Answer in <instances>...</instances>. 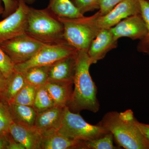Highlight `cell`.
<instances>
[{"label":"cell","mask_w":149,"mask_h":149,"mask_svg":"<svg viewBox=\"0 0 149 149\" xmlns=\"http://www.w3.org/2000/svg\"><path fill=\"white\" fill-rule=\"evenodd\" d=\"M2 1L0 0V15H2L3 13L4 10V8L2 4Z\"/></svg>","instance_id":"35"},{"label":"cell","mask_w":149,"mask_h":149,"mask_svg":"<svg viewBox=\"0 0 149 149\" xmlns=\"http://www.w3.org/2000/svg\"><path fill=\"white\" fill-rule=\"evenodd\" d=\"M58 19L64 27L63 36L67 44L77 51L88 52L100 31L91 24L88 17Z\"/></svg>","instance_id":"5"},{"label":"cell","mask_w":149,"mask_h":149,"mask_svg":"<svg viewBox=\"0 0 149 149\" xmlns=\"http://www.w3.org/2000/svg\"><path fill=\"white\" fill-rule=\"evenodd\" d=\"M4 8L2 17L4 18L8 16L16 10L18 6V3L15 0H1Z\"/></svg>","instance_id":"29"},{"label":"cell","mask_w":149,"mask_h":149,"mask_svg":"<svg viewBox=\"0 0 149 149\" xmlns=\"http://www.w3.org/2000/svg\"><path fill=\"white\" fill-rule=\"evenodd\" d=\"M43 44L26 33L0 44V48L13 64L23 63L32 58Z\"/></svg>","instance_id":"7"},{"label":"cell","mask_w":149,"mask_h":149,"mask_svg":"<svg viewBox=\"0 0 149 149\" xmlns=\"http://www.w3.org/2000/svg\"><path fill=\"white\" fill-rule=\"evenodd\" d=\"M113 135L110 132L98 139L90 141H84L83 149H119L114 146Z\"/></svg>","instance_id":"24"},{"label":"cell","mask_w":149,"mask_h":149,"mask_svg":"<svg viewBox=\"0 0 149 149\" xmlns=\"http://www.w3.org/2000/svg\"><path fill=\"white\" fill-rule=\"evenodd\" d=\"M6 82V78L3 74L1 70L0 69V93L2 91Z\"/></svg>","instance_id":"33"},{"label":"cell","mask_w":149,"mask_h":149,"mask_svg":"<svg viewBox=\"0 0 149 149\" xmlns=\"http://www.w3.org/2000/svg\"><path fill=\"white\" fill-rule=\"evenodd\" d=\"M72 3L84 15L88 12L99 9L102 0H72Z\"/></svg>","instance_id":"25"},{"label":"cell","mask_w":149,"mask_h":149,"mask_svg":"<svg viewBox=\"0 0 149 149\" xmlns=\"http://www.w3.org/2000/svg\"><path fill=\"white\" fill-rule=\"evenodd\" d=\"M92 64L88 52L77 51L73 81L74 89L67 107L73 112L79 113L87 110L96 113L100 109L97 88L89 71Z\"/></svg>","instance_id":"1"},{"label":"cell","mask_w":149,"mask_h":149,"mask_svg":"<svg viewBox=\"0 0 149 149\" xmlns=\"http://www.w3.org/2000/svg\"><path fill=\"white\" fill-rule=\"evenodd\" d=\"M109 132L98 124L93 125L88 123L79 113L70 111L66 107L61 126L56 133L70 139L90 141L100 138Z\"/></svg>","instance_id":"4"},{"label":"cell","mask_w":149,"mask_h":149,"mask_svg":"<svg viewBox=\"0 0 149 149\" xmlns=\"http://www.w3.org/2000/svg\"><path fill=\"white\" fill-rule=\"evenodd\" d=\"M135 123L142 133L149 141V124L139 122L136 119Z\"/></svg>","instance_id":"30"},{"label":"cell","mask_w":149,"mask_h":149,"mask_svg":"<svg viewBox=\"0 0 149 149\" xmlns=\"http://www.w3.org/2000/svg\"><path fill=\"white\" fill-rule=\"evenodd\" d=\"M26 83L21 73L14 71L6 78L5 85L0 93V102L5 104L11 103Z\"/></svg>","instance_id":"18"},{"label":"cell","mask_w":149,"mask_h":149,"mask_svg":"<svg viewBox=\"0 0 149 149\" xmlns=\"http://www.w3.org/2000/svg\"><path fill=\"white\" fill-rule=\"evenodd\" d=\"M49 66H37L27 70L21 73L26 83L38 87L48 81Z\"/></svg>","instance_id":"20"},{"label":"cell","mask_w":149,"mask_h":149,"mask_svg":"<svg viewBox=\"0 0 149 149\" xmlns=\"http://www.w3.org/2000/svg\"><path fill=\"white\" fill-rule=\"evenodd\" d=\"M10 136L9 132L0 133V149H7Z\"/></svg>","instance_id":"31"},{"label":"cell","mask_w":149,"mask_h":149,"mask_svg":"<svg viewBox=\"0 0 149 149\" xmlns=\"http://www.w3.org/2000/svg\"><path fill=\"white\" fill-rule=\"evenodd\" d=\"M83 142L55 133L42 137L40 149H83Z\"/></svg>","instance_id":"16"},{"label":"cell","mask_w":149,"mask_h":149,"mask_svg":"<svg viewBox=\"0 0 149 149\" xmlns=\"http://www.w3.org/2000/svg\"><path fill=\"white\" fill-rule=\"evenodd\" d=\"M131 110L109 112L98 123L113 134L115 141L126 149H149V141L135 123Z\"/></svg>","instance_id":"2"},{"label":"cell","mask_w":149,"mask_h":149,"mask_svg":"<svg viewBox=\"0 0 149 149\" xmlns=\"http://www.w3.org/2000/svg\"><path fill=\"white\" fill-rule=\"evenodd\" d=\"M6 105L13 122L27 127L34 126L37 113L33 107L13 103Z\"/></svg>","instance_id":"17"},{"label":"cell","mask_w":149,"mask_h":149,"mask_svg":"<svg viewBox=\"0 0 149 149\" xmlns=\"http://www.w3.org/2000/svg\"><path fill=\"white\" fill-rule=\"evenodd\" d=\"M148 1H149V0H148Z\"/></svg>","instance_id":"36"},{"label":"cell","mask_w":149,"mask_h":149,"mask_svg":"<svg viewBox=\"0 0 149 149\" xmlns=\"http://www.w3.org/2000/svg\"><path fill=\"white\" fill-rule=\"evenodd\" d=\"M139 13H141L139 0H123L104 15L99 16L96 13L88 17L91 24L100 31L111 29L124 18Z\"/></svg>","instance_id":"8"},{"label":"cell","mask_w":149,"mask_h":149,"mask_svg":"<svg viewBox=\"0 0 149 149\" xmlns=\"http://www.w3.org/2000/svg\"><path fill=\"white\" fill-rule=\"evenodd\" d=\"M77 51L66 44H43L32 58L23 63L15 65L14 71L22 73L35 67L49 66L61 59L75 55Z\"/></svg>","instance_id":"6"},{"label":"cell","mask_w":149,"mask_h":149,"mask_svg":"<svg viewBox=\"0 0 149 149\" xmlns=\"http://www.w3.org/2000/svg\"><path fill=\"white\" fill-rule=\"evenodd\" d=\"M111 29L116 40L123 37L140 40L146 36L147 32L146 24L141 13L124 18Z\"/></svg>","instance_id":"10"},{"label":"cell","mask_w":149,"mask_h":149,"mask_svg":"<svg viewBox=\"0 0 149 149\" xmlns=\"http://www.w3.org/2000/svg\"><path fill=\"white\" fill-rule=\"evenodd\" d=\"M65 108L54 107L37 113L34 127L42 137L56 133L61 126Z\"/></svg>","instance_id":"11"},{"label":"cell","mask_w":149,"mask_h":149,"mask_svg":"<svg viewBox=\"0 0 149 149\" xmlns=\"http://www.w3.org/2000/svg\"><path fill=\"white\" fill-rule=\"evenodd\" d=\"M117 46L118 40L114 39L111 29L101 30L92 41L88 52L92 64L102 59L109 52Z\"/></svg>","instance_id":"12"},{"label":"cell","mask_w":149,"mask_h":149,"mask_svg":"<svg viewBox=\"0 0 149 149\" xmlns=\"http://www.w3.org/2000/svg\"><path fill=\"white\" fill-rule=\"evenodd\" d=\"M29 7L23 1L12 14L0 21V44L25 33Z\"/></svg>","instance_id":"9"},{"label":"cell","mask_w":149,"mask_h":149,"mask_svg":"<svg viewBox=\"0 0 149 149\" xmlns=\"http://www.w3.org/2000/svg\"><path fill=\"white\" fill-rule=\"evenodd\" d=\"M12 122L7 105L0 102V133L9 132Z\"/></svg>","instance_id":"26"},{"label":"cell","mask_w":149,"mask_h":149,"mask_svg":"<svg viewBox=\"0 0 149 149\" xmlns=\"http://www.w3.org/2000/svg\"><path fill=\"white\" fill-rule=\"evenodd\" d=\"M15 1H16L18 3L20 1H23L28 5L32 4L35 2L36 0H15Z\"/></svg>","instance_id":"34"},{"label":"cell","mask_w":149,"mask_h":149,"mask_svg":"<svg viewBox=\"0 0 149 149\" xmlns=\"http://www.w3.org/2000/svg\"><path fill=\"white\" fill-rule=\"evenodd\" d=\"M7 149H26L24 146L14 140L12 136H10L8 146Z\"/></svg>","instance_id":"32"},{"label":"cell","mask_w":149,"mask_h":149,"mask_svg":"<svg viewBox=\"0 0 149 149\" xmlns=\"http://www.w3.org/2000/svg\"><path fill=\"white\" fill-rule=\"evenodd\" d=\"M54 107V102L44 85L37 87L32 106L37 113Z\"/></svg>","instance_id":"21"},{"label":"cell","mask_w":149,"mask_h":149,"mask_svg":"<svg viewBox=\"0 0 149 149\" xmlns=\"http://www.w3.org/2000/svg\"><path fill=\"white\" fill-rule=\"evenodd\" d=\"M14 65L8 56L0 48V69L6 78L14 71Z\"/></svg>","instance_id":"27"},{"label":"cell","mask_w":149,"mask_h":149,"mask_svg":"<svg viewBox=\"0 0 149 149\" xmlns=\"http://www.w3.org/2000/svg\"><path fill=\"white\" fill-rule=\"evenodd\" d=\"M77 54L61 59L49 65L48 81L62 84H73Z\"/></svg>","instance_id":"13"},{"label":"cell","mask_w":149,"mask_h":149,"mask_svg":"<svg viewBox=\"0 0 149 149\" xmlns=\"http://www.w3.org/2000/svg\"><path fill=\"white\" fill-rule=\"evenodd\" d=\"M9 132L13 138L22 144L26 149H40L42 136L33 127H27L13 122Z\"/></svg>","instance_id":"14"},{"label":"cell","mask_w":149,"mask_h":149,"mask_svg":"<svg viewBox=\"0 0 149 149\" xmlns=\"http://www.w3.org/2000/svg\"><path fill=\"white\" fill-rule=\"evenodd\" d=\"M37 88L34 85L26 83L11 103L32 107Z\"/></svg>","instance_id":"23"},{"label":"cell","mask_w":149,"mask_h":149,"mask_svg":"<svg viewBox=\"0 0 149 149\" xmlns=\"http://www.w3.org/2000/svg\"><path fill=\"white\" fill-rule=\"evenodd\" d=\"M73 85L48 81L44 86L50 95L54 107L65 108L68 107L71 100Z\"/></svg>","instance_id":"15"},{"label":"cell","mask_w":149,"mask_h":149,"mask_svg":"<svg viewBox=\"0 0 149 149\" xmlns=\"http://www.w3.org/2000/svg\"><path fill=\"white\" fill-rule=\"evenodd\" d=\"M123 0H102L99 11L97 13L99 16L104 15L111 10L116 6Z\"/></svg>","instance_id":"28"},{"label":"cell","mask_w":149,"mask_h":149,"mask_svg":"<svg viewBox=\"0 0 149 149\" xmlns=\"http://www.w3.org/2000/svg\"><path fill=\"white\" fill-rule=\"evenodd\" d=\"M141 6V14L147 28L146 35L140 40L137 46L139 52L149 55V1L148 0H139Z\"/></svg>","instance_id":"22"},{"label":"cell","mask_w":149,"mask_h":149,"mask_svg":"<svg viewBox=\"0 0 149 149\" xmlns=\"http://www.w3.org/2000/svg\"><path fill=\"white\" fill-rule=\"evenodd\" d=\"M47 8L58 18H75L84 16L70 0H49Z\"/></svg>","instance_id":"19"},{"label":"cell","mask_w":149,"mask_h":149,"mask_svg":"<svg viewBox=\"0 0 149 149\" xmlns=\"http://www.w3.org/2000/svg\"><path fill=\"white\" fill-rule=\"evenodd\" d=\"M63 33V24L47 8L29 7L26 34L43 44H67Z\"/></svg>","instance_id":"3"},{"label":"cell","mask_w":149,"mask_h":149,"mask_svg":"<svg viewBox=\"0 0 149 149\" xmlns=\"http://www.w3.org/2000/svg\"></svg>","instance_id":"37"}]
</instances>
